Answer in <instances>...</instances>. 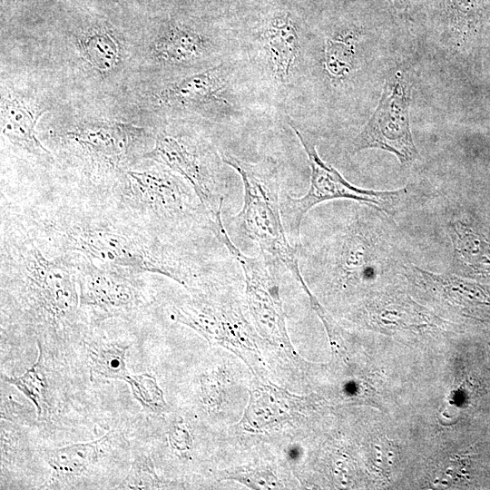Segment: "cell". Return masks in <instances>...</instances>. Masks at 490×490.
I'll return each instance as SVG.
<instances>
[{"instance_id":"6da1fadb","label":"cell","mask_w":490,"mask_h":490,"mask_svg":"<svg viewBox=\"0 0 490 490\" xmlns=\"http://www.w3.org/2000/svg\"><path fill=\"white\" fill-rule=\"evenodd\" d=\"M234 55L265 102L285 120L299 113L312 24L286 6L229 21Z\"/></svg>"},{"instance_id":"7a4b0ae2","label":"cell","mask_w":490,"mask_h":490,"mask_svg":"<svg viewBox=\"0 0 490 490\" xmlns=\"http://www.w3.org/2000/svg\"><path fill=\"white\" fill-rule=\"evenodd\" d=\"M1 289L23 321L45 338L64 336L81 318L77 254L48 258L26 236L2 238Z\"/></svg>"},{"instance_id":"3957f363","label":"cell","mask_w":490,"mask_h":490,"mask_svg":"<svg viewBox=\"0 0 490 490\" xmlns=\"http://www.w3.org/2000/svg\"><path fill=\"white\" fill-rule=\"evenodd\" d=\"M46 233L65 252L91 260L168 277L185 288L193 268L170 245L133 224L74 213L46 222Z\"/></svg>"},{"instance_id":"277c9868","label":"cell","mask_w":490,"mask_h":490,"mask_svg":"<svg viewBox=\"0 0 490 490\" xmlns=\"http://www.w3.org/2000/svg\"><path fill=\"white\" fill-rule=\"evenodd\" d=\"M153 99L162 108L197 112L221 127L284 121L259 93L234 54L167 82Z\"/></svg>"},{"instance_id":"5b68a950","label":"cell","mask_w":490,"mask_h":490,"mask_svg":"<svg viewBox=\"0 0 490 490\" xmlns=\"http://www.w3.org/2000/svg\"><path fill=\"white\" fill-rule=\"evenodd\" d=\"M221 156L224 163L240 175L243 185V204L233 217L236 230L257 243L260 251L284 265L309 299H313L315 296L299 270L297 248L291 243L283 221L279 162L271 157L248 162L228 152H221Z\"/></svg>"},{"instance_id":"8992f818","label":"cell","mask_w":490,"mask_h":490,"mask_svg":"<svg viewBox=\"0 0 490 490\" xmlns=\"http://www.w3.org/2000/svg\"><path fill=\"white\" fill-rule=\"evenodd\" d=\"M285 123L295 133L307 155L310 168V184L301 197L285 194L281 203V212L289 240L299 246L300 226L304 216L316 205L324 201L347 199L372 204L386 212L393 214L407 190L377 191L358 188L333 166L319 156L309 134L294 122L285 119Z\"/></svg>"},{"instance_id":"52a82bcc","label":"cell","mask_w":490,"mask_h":490,"mask_svg":"<svg viewBox=\"0 0 490 490\" xmlns=\"http://www.w3.org/2000/svg\"><path fill=\"white\" fill-rule=\"evenodd\" d=\"M142 157L181 176L194 191L210 220L221 215L225 163L221 152L209 139L179 130H162L152 150Z\"/></svg>"},{"instance_id":"ba28073f","label":"cell","mask_w":490,"mask_h":490,"mask_svg":"<svg viewBox=\"0 0 490 490\" xmlns=\"http://www.w3.org/2000/svg\"><path fill=\"white\" fill-rule=\"evenodd\" d=\"M171 318L195 330L211 346L232 350L255 375H262L253 328L236 303L193 291L172 305Z\"/></svg>"},{"instance_id":"9c48e42d","label":"cell","mask_w":490,"mask_h":490,"mask_svg":"<svg viewBox=\"0 0 490 490\" xmlns=\"http://www.w3.org/2000/svg\"><path fill=\"white\" fill-rule=\"evenodd\" d=\"M209 229L243 271L248 307L257 331L264 338L291 350L279 293V263L262 251L255 257L243 253L230 238L221 215L210 222Z\"/></svg>"},{"instance_id":"30bf717a","label":"cell","mask_w":490,"mask_h":490,"mask_svg":"<svg viewBox=\"0 0 490 490\" xmlns=\"http://www.w3.org/2000/svg\"><path fill=\"white\" fill-rule=\"evenodd\" d=\"M77 254L79 307L93 326L129 318L145 305L141 274L132 269L95 262Z\"/></svg>"},{"instance_id":"8fae6325","label":"cell","mask_w":490,"mask_h":490,"mask_svg":"<svg viewBox=\"0 0 490 490\" xmlns=\"http://www.w3.org/2000/svg\"><path fill=\"white\" fill-rule=\"evenodd\" d=\"M121 187L124 206L145 220L180 223L195 219L200 211L206 212L191 187L165 166L127 170Z\"/></svg>"},{"instance_id":"7c38bea8","label":"cell","mask_w":490,"mask_h":490,"mask_svg":"<svg viewBox=\"0 0 490 490\" xmlns=\"http://www.w3.org/2000/svg\"><path fill=\"white\" fill-rule=\"evenodd\" d=\"M411 93L404 72L396 70L387 76L376 109L351 142L353 154L379 149L394 154L403 165L418 158L410 126Z\"/></svg>"},{"instance_id":"4fadbf2b","label":"cell","mask_w":490,"mask_h":490,"mask_svg":"<svg viewBox=\"0 0 490 490\" xmlns=\"http://www.w3.org/2000/svg\"><path fill=\"white\" fill-rule=\"evenodd\" d=\"M151 58L169 69L214 65L234 54L229 22L204 26L179 20L162 24L150 44Z\"/></svg>"},{"instance_id":"5bb4252c","label":"cell","mask_w":490,"mask_h":490,"mask_svg":"<svg viewBox=\"0 0 490 490\" xmlns=\"http://www.w3.org/2000/svg\"><path fill=\"white\" fill-rule=\"evenodd\" d=\"M143 130L120 122L80 125L65 134L68 145L93 171L120 169L134 152Z\"/></svg>"},{"instance_id":"9a60e30c","label":"cell","mask_w":490,"mask_h":490,"mask_svg":"<svg viewBox=\"0 0 490 490\" xmlns=\"http://www.w3.org/2000/svg\"><path fill=\"white\" fill-rule=\"evenodd\" d=\"M112 436L109 432L99 439L44 450V458L52 473L41 488H64L86 475L99 462Z\"/></svg>"},{"instance_id":"2e32d148","label":"cell","mask_w":490,"mask_h":490,"mask_svg":"<svg viewBox=\"0 0 490 490\" xmlns=\"http://www.w3.org/2000/svg\"><path fill=\"white\" fill-rule=\"evenodd\" d=\"M44 111L34 108L18 96L3 97L1 103V132L12 143L40 156L50 152L36 137V123Z\"/></svg>"},{"instance_id":"e0dca14e","label":"cell","mask_w":490,"mask_h":490,"mask_svg":"<svg viewBox=\"0 0 490 490\" xmlns=\"http://www.w3.org/2000/svg\"><path fill=\"white\" fill-rule=\"evenodd\" d=\"M251 391L242 423L260 429L288 420L298 411L303 398L290 395L271 383L260 384Z\"/></svg>"},{"instance_id":"ac0fdd59","label":"cell","mask_w":490,"mask_h":490,"mask_svg":"<svg viewBox=\"0 0 490 490\" xmlns=\"http://www.w3.org/2000/svg\"><path fill=\"white\" fill-rule=\"evenodd\" d=\"M456 269L490 275V243L466 221L458 219L448 224Z\"/></svg>"},{"instance_id":"d6986e66","label":"cell","mask_w":490,"mask_h":490,"mask_svg":"<svg viewBox=\"0 0 490 490\" xmlns=\"http://www.w3.org/2000/svg\"><path fill=\"white\" fill-rule=\"evenodd\" d=\"M90 380H123L130 374L126 357L130 344L125 340L93 337L85 341Z\"/></svg>"},{"instance_id":"ffe728a7","label":"cell","mask_w":490,"mask_h":490,"mask_svg":"<svg viewBox=\"0 0 490 490\" xmlns=\"http://www.w3.org/2000/svg\"><path fill=\"white\" fill-rule=\"evenodd\" d=\"M371 325L383 329H400L428 325L430 318L408 297L394 296L373 300L367 308Z\"/></svg>"},{"instance_id":"44dd1931","label":"cell","mask_w":490,"mask_h":490,"mask_svg":"<svg viewBox=\"0 0 490 490\" xmlns=\"http://www.w3.org/2000/svg\"><path fill=\"white\" fill-rule=\"evenodd\" d=\"M78 48L83 60L101 74H111L120 63V43L103 27L87 29L78 38Z\"/></svg>"},{"instance_id":"7402d4cb","label":"cell","mask_w":490,"mask_h":490,"mask_svg":"<svg viewBox=\"0 0 490 490\" xmlns=\"http://www.w3.org/2000/svg\"><path fill=\"white\" fill-rule=\"evenodd\" d=\"M38 355L35 362L19 376H3L2 379L15 387L35 407L36 416L40 418L47 405V376L43 344L36 341Z\"/></svg>"},{"instance_id":"603a6c76","label":"cell","mask_w":490,"mask_h":490,"mask_svg":"<svg viewBox=\"0 0 490 490\" xmlns=\"http://www.w3.org/2000/svg\"><path fill=\"white\" fill-rule=\"evenodd\" d=\"M124 381L129 385L134 399L145 411L160 414L168 409L163 392L152 375L130 373Z\"/></svg>"},{"instance_id":"cb8c5ba5","label":"cell","mask_w":490,"mask_h":490,"mask_svg":"<svg viewBox=\"0 0 490 490\" xmlns=\"http://www.w3.org/2000/svg\"><path fill=\"white\" fill-rule=\"evenodd\" d=\"M347 238L340 257L341 269L353 274H363L374 261L371 240L361 231L351 232Z\"/></svg>"},{"instance_id":"d4e9b609","label":"cell","mask_w":490,"mask_h":490,"mask_svg":"<svg viewBox=\"0 0 490 490\" xmlns=\"http://www.w3.org/2000/svg\"><path fill=\"white\" fill-rule=\"evenodd\" d=\"M163 481L156 473L154 465L149 455L139 454L134 458L129 472L114 489L118 490H147L164 487Z\"/></svg>"},{"instance_id":"484cf974","label":"cell","mask_w":490,"mask_h":490,"mask_svg":"<svg viewBox=\"0 0 490 490\" xmlns=\"http://www.w3.org/2000/svg\"><path fill=\"white\" fill-rule=\"evenodd\" d=\"M220 477L237 480L254 489L281 487V484L274 474L262 466H243L234 470L223 471L220 473Z\"/></svg>"},{"instance_id":"4316f807","label":"cell","mask_w":490,"mask_h":490,"mask_svg":"<svg viewBox=\"0 0 490 490\" xmlns=\"http://www.w3.org/2000/svg\"><path fill=\"white\" fill-rule=\"evenodd\" d=\"M168 442L172 452L182 458L188 457L193 448L190 429L182 420H176L170 426Z\"/></svg>"},{"instance_id":"83f0119b","label":"cell","mask_w":490,"mask_h":490,"mask_svg":"<svg viewBox=\"0 0 490 490\" xmlns=\"http://www.w3.org/2000/svg\"><path fill=\"white\" fill-rule=\"evenodd\" d=\"M392 7L401 15L407 18L410 0H387Z\"/></svg>"}]
</instances>
